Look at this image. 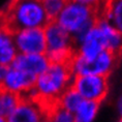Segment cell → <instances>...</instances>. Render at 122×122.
Segmentation results:
<instances>
[{
  "instance_id": "ba28073f",
  "label": "cell",
  "mask_w": 122,
  "mask_h": 122,
  "mask_svg": "<svg viewBox=\"0 0 122 122\" xmlns=\"http://www.w3.org/2000/svg\"><path fill=\"white\" fill-rule=\"evenodd\" d=\"M75 53L85 58H92L106 50L102 33L96 23L83 34L74 37Z\"/></svg>"
},
{
  "instance_id": "9c48e42d",
  "label": "cell",
  "mask_w": 122,
  "mask_h": 122,
  "mask_svg": "<svg viewBox=\"0 0 122 122\" xmlns=\"http://www.w3.org/2000/svg\"><path fill=\"white\" fill-rule=\"evenodd\" d=\"M50 63L46 53H18L10 66L36 78L48 68Z\"/></svg>"
},
{
  "instance_id": "7402d4cb",
  "label": "cell",
  "mask_w": 122,
  "mask_h": 122,
  "mask_svg": "<svg viewBox=\"0 0 122 122\" xmlns=\"http://www.w3.org/2000/svg\"><path fill=\"white\" fill-rule=\"evenodd\" d=\"M5 29H7V27H6V25H5L3 13H0V34H1Z\"/></svg>"
},
{
  "instance_id": "6da1fadb",
  "label": "cell",
  "mask_w": 122,
  "mask_h": 122,
  "mask_svg": "<svg viewBox=\"0 0 122 122\" xmlns=\"http://www.w3.org/2000/svg\"><path fill=\"white\" fill-rule=\"evenodd\" d=\"M72 78L68 63L51 62L48 68L35 78L34 86L28 96L41 103L46 112L71 86Z\"/></svg>"
},
{
  "instance_id": "7c38bea8",
  "label": "cell",
  "mask_w": 122,
  "mask_h": 122,
  "mask_svg": "<svg viewBox=\"0 0 122 122\" xmlns=\"http://www.w3.org/2000/svg\"><path fill=\"white\" fill-rule=\"evenodd\" d=\"M96 25L99 27L102 33L103 41L106 45V50H108L115 55L121 57L122 55V33L113 27L108 21L103 18L98 17Z\"/></svg>"
},
{
  "instance_id": "52a82bcc",
  "label": "cell",
  "mask_w": 122,
  "mask_h": 122,
  "mask_svg": "<svg viewBox=\"0 0 122 122\" xmlns=\"http://www.w3.org/2000/svg\"><path fill=\"white\" fill-rule=\"evenodd\" d=\"M11 33L18 53H46L47 44L44 28L18 29Z\"/></svg>"
},
{
  "instance_id": "8fae6325",
  "label": "cell",
  "mask_w": 122,
  "mask_h": 122,
  "mask_svg": "<svg viewBox=\"0 0 122 122\" xmlns=\"http://www.w3.org/2000/svg\"><path fill=\"white\" fill-rule=\"evenodd\" d=\"M44 120H46V112L41 103L29 96H22L8 122H39Z\"/></svg>"
},
{
  "instance_id": "2e32d148",
  "label": "cell",
  "mask_w": 122,
  "mask_h": 122,
  "mask_svg": "<svg viewBox=\"0 0 122 122\" xmlns=\"http://www.w3.org/2000/svg\"><path fill=\"white\" fill-rule=\"evenodd\" d=\"M100 102L94 100L83 99L74 112L76 122H92L95 120L99 111Z\"/></svg>"
},
{
  "instance_id": "d6986e66",
  "label": "cell",
  "mask_w": 122,
  "mask_h": 122,
  "mask_svg": "<svg viewBox=\"0 0 122 122\" xmlns=\"http://www.w3.org/2000/svg\"><path fill=\"white\" fill-rule=\"evenodd\" d=\"M67 0H41L44 10L50 21H54L64 7Z\"/></svg>"
},
{
  "instance_id": "3957f363",
  "label": "cell",
  "mask_w": 122,
  "mask_h": 122,
  "mask_svg": "<svg viewBox=\"0 0 122 122\" xmlns=\"http://www.w3.org/2000/svg\"><path fill=\"white\" fill-rule=\"evenodd\" d=\"M99 10L95 7L67 0L64 7L54 21L71 33L72 37L83 34L96 23Z\"/></svg>"
},
{
  "instance_id": "cb8c5ba5",
  "label": "cell",
  "mask_w": 122,
  "mask_h": 122,
  "mask_svg": "<svg viewBox=\"0 0 122 122\" xmlns=\"http://www.w3.org/2000/svg\"><path fill=\"white\" fill-rule=\"evenodd\" d=\"M0 122H6V120H5L2 116H0Z\"/></svg>"
},
{
  "instance_id": "603a6c76",
  "label": "cell",
  "mask_w": 122,
  "mask_h": 122,
  "mask_svg": "<svg viewBox=\"0 0 122 122\" xmlns=\"http://www.w3.org/2000/svg\"><path fill=\"white\" fill-rule=\"evenodd\" d=\"M117 111H118L119 118H120V120L122 121V94L118 98V102H117Z\"/></svg>"
},
{
  "instance_id": "5bb4252c",
  "label": "cell",
  "mask_w": 122,
  "mask_h": 122,
  "mask_svg": "<svg viewBox=\"0 0 122 122\" xmlns=\"http://www.w3.org/2000/svg\"><path fill=\"white\" fill-rule=\"evenodd\" d=\"M18 51L13 38V33L5 29L0 34V64L10 65L16 58Z\"/></svg>"
},
{
  "instance_id": "4fadbf2b",
  "label": "cell",
  "mask_w": 122,
  "mask_h": 122,
  "mask_svg": "<svg viewBox=\"0 0 122 122\" xmlns=\"http://www.w3.org/2000/svg\"><path fill=\"white\" fill-rule=\"evenodd\" d=\"M99 17L122 33V0H105L99 8Z\"/></svg>"
},
{
  "instance_id": "e0dca14e",
  "label": "cell",
  "mask_w": 122,
  "mask_h": 122,
  "mask_svg": "<svg viewBox=\"0 0 122 122\" xmlns=\"http://www.w3.org/2000/svg\"><path fill=\"white\" fill-rule=\"evenodd\" d=\"M83 99L84 98L80 95V93L71 86L60 95L57 100V103L74 114V112L77 110Z\"/></svg>"
},
{
  "instance_id": "44dd1931",
  "label": "cell",
  "mask_w": 122,
  "mask_h": 122,
  "mask_svg": "<svg viewBox=\"0 0 122 122\" xmlns=\"http://www.w3.org/2000/svg\"><path fill=\"white\" fill-rule=\"evenodd\" d=\"M10 65H5V64H0V84L2 83V81L4 80V78L6 77L7 71L10 69Z\"/></svg>"
},
{
  "instance_id": "ac0fdd59",
  "label": "cell",
  "mask_w": 122,
  "mask_h": 122,
  "mask_svg": "<svg viewBox=\"0 0 122 122\" xmlns=\"http://www.w3.org/2000/svg\"><path fill=\"white\" fill-rule=\"evenodd\" d=\"M46 120L54 122H74L75 117L71 112L62 108L56 102L46 111Z\"/></svg>"
},
{
  "instance_id": "9a60e30c",
  "label": "cell",
  "mask_w": 122,
  "mask_h": 122,
  "mask_svg": "<svg viewBox=\"0 0 122 122\" xmlns=\"http://www.w3.org/2000/svg\"><path fill=\"white\" fill-rule=\"evenodd\" d=\"M22 96L0 87V116L8 121L10 116L16 111Z\"/></svg>"
},
{
  "instance_id": "8992f818",
  "label": "cell",
  "mask_w": 122,
  "mask_h": 122,
  "mask_svg": "<svg viewBox=\"0 0 122 122\" xmlns=\"http://www.w3.org/2000/svg\"><path fill=\"white\" fill-rule=\"evenodd\" d=\"M71 87L80 93L84 99L102 102L109 92V80L107 76L78 75L74 76Z\"/></svg>"
},
{
  "instance_id": "7a4b0ae2",
  "label": "cell",
  "mask_w": 122,
  "mask_h": 122,
  "mask_svg": "<svg viewBox=\"0 0 122 122\" xmlns=\"http://www.w3.org/2000/svg\"><path fill=\"white\" fill-rule=\"evenodd\" d=\"M2 13L5 25L11 32L24 28H44L50 22L41 0H11Z\"/></svg>"
},
{
  "instance_id": "30bf717a",
  "label": "cell",
  "mask_w": 122,
  "mask_h": 122,
  "mask_svg": "<svg viewBox=\"0 0 122 122\" xmlns=\"http://www.w3.org/2000/svg\"><path fill=\"white\" fill-rule=\"evenodd\" d=\"M35 77L10 66L0 87L19 94L20 96H28L33 89Z\"/></svg>"
},
{
  "instance_id": "277c9868",
  "label": "cell",
  "mask_w": 122,
  "mask_h": 122,
  "mask_svg": "<svg viewBox=\"0 0 122 122\" xmlns=\"http://www.w3.org/2000/svg\"><path fill=\"white\" fill-rule=\"evenodd\" d=\"M46 35V55L51 62L68 63L75 54V41L67 30L56 21H50L44 27Z\"/></svg>"
},
{
  "instance_id": "ffe728a7",
  "label": "cell",
  "mask_w": 122,
  "mask_h": 122,
  "mask_svg": "<svg viewBox=\"0 0 122 122\" xmlns=\"http://www.w3.org/2000/svg\"><path fill=\"white\" fill-rule=\"evenodd\" d=\"M72 1H77V2H80V3L89 5V6L95 7L99 10V8L102 7V5L103 4L105 0H72Z\"/></svg>"
},
{
  "instance_id": "5b68a950",
  "label": "cell",
  "mask_w": 122,
  "mask_h": 122,
  "mask_svg": "<svg viewBox=\"0 0 122 122\" xmlns=\"http://www.w3.org/2000/svg\"><path fill=\"white\" fill-rule=\"evenodd\" d=\"M119 56L108 50L92 58H85L78 54H74L68 62L74 76L78 75H100L109 77L114 71Z\"/></svg>"
}]
</instances>
